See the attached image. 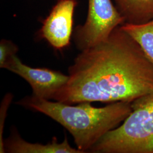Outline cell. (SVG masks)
I'll return each instance as SVG.
<instances>
[{
    "label": "cell",
    "mask_w": 153,
    "mask_h": 153,
    "mask_svg": "<svg viewBox=\"0 0 153 153\" xmlns=\"http://www.w3.org/2000/svg\"><path fill=\"white\" fill-rule=\"evenodd\" d=\"M68 72V81L55 93V101L131 102L153 91V64L120 26L105 41L81 51Z\"/></svg>",
    "instance_id": "cell-1"
},
{
    "label": "cell",
    "mask_w": 153,
    "mask_h": 153,
    "mask_svg": "<svg viewBox=\"0 0 153 153\" xmlns=\"http://www.w3.org/2000/svg\"><path fill=\"white\" fill-rule=\"evenodd\" d=\"M4 69L25 79L32 88L33 95L47 100L52 99L55 93L69 79L68 75L59 71L47 68H31L25 65L16 55L11 57Z\"/></svg>",
    "instance_id": "cell-6"
},
{
    "label": "cell",
    "mask_w": 153,
    "mask_h": 153,
    "mask_svg": "<svg viewBox=\"0 0 153 153\" xmlns=\"http://www.w3.org/2000/svg\"><path fill=\"white\" fill-rule=\"evenodd\" d=\"M125 23L140 25L153 19V0H114Z\"/></svg>",
    "instance_id": "cell-8"
},
{
    "label": "cell",
    "mask_w": 153,
    "mask_h": 153,
    "mask_svg": "<svg viewBox=\"0 0 153 153\" xmlns=\"http://www.w3.org/2000/svg\"><path fill=\"white\" fill-rule=\"evenodd\" d=\"M5 152L10 153H85L71 147L65 137L62 142L56 138L47 144L30 143L22 139L16 130H13L10 136L4 141Z\"/></svg>",
    "instance_id": "cell-7"
},
{
    "label": "cell",
    "mask_w": 153,
    "mask_h": 153,
    "mask_svg": "<svg viewBox=\"0 0 153 153\" xmlns=\"http://www.w3.org/2000/svg\"><path fill=\"white\" fill-rule=\"evenodd\" d=\"M77 0H57L44 19L40 35L53 48L61 50L71 43Z\"/></svg>",
    "instance_id": "cell-5"
},
{
    "label": "cell",
    "mask_w": 153,
    "mask_h": 153,
    "mask_svg": "<svg viewBox=\"0 0 153 153\" xmlns=\"http://www.w3.org/2000/svg\"><path fill=\"white\" fill-rule=\"evenodd\" d=\"M16 104L44 114L60 124L72 135L77 149L84 153L88 152L107 133L120 126L132 110L129 102H114L97 108L88 102L73 105L33 95Z\"/></svg>",
    "instance_id": "cell-2"
},
{
    "label": "cell",
    "mask_w": 153,
    "mask_h": 153,
    "mask_svg": "<svg viewBox=\"0 0 153 153\" xmlns=\"http://www.w3.org/2000/svg\"><path fill=\"white\" fill-rule=\"evenodd\" d=\"M18 48L10 40L2 39L0 42V67L4 68L12 56L16 55Z\"/></svg>",
    "instance_id": "cell-10"
},
{
    "label": "cell",
    "mask_w": 153,
    "mask_h": 153,
    "mask_svg": "<svg viewBox=\"0 0 153 153\" xmlns=\"http://www.w3.org/2000/svg\"><path fill=\"white\" fill-rule=\"evenodd\" d=\"M120 27L137 42L153 64V19L140 25L125 23Z\"/></svg>",
    "instance_id": "cell-9"
},
{
    "label": "cell",
    "mask_w": 153,
    "mask_h": 153,
    "mask_svg": "<svg viewBox=\"0 0 153 153\" xmlns=\"http://www.w3.org/2000/svg\"><path fill=\"white\" fill-rule=\"evenodd\" d=\"M86 20L76 26L73 39L81 51L105 41L115 28L125 23L111 0H88Z\"/></svg>",
    "instance_id": "cell-4"
},
{
    "label": "cell",
    "mask_w": 153,
    "mask_h": 153,
    "mask_svg": "<svg viewBox=\"0 0 153 153\" xmlns=\"http://www.w3.org/2000/svg\"><path fill=\"white\" fill-rule=\"evenodd\" d=\"M13 98L11 93H7L2 100L0 108V153H5L4 148V140L3 139V133L5 125V121L8 108Z\"/></svg>",
    "instance_id": "cell-11"
},
{
    "label": "cell",
    "mask_w": 153,
    "mask_h": 153,
    "mask_svg": "<svg viewBox=\"0 0 153 153\" xmlns=\"http://www.w3.org/2000/svg\"><path fill=\"white\" fill-rule=\"evenodd\" d=\"M131 112L88 153H153V91L131 102Z\"/></svg>",
    "instance_id": "cell-3"
}]
</instances>
